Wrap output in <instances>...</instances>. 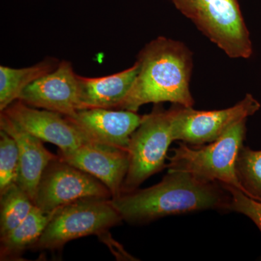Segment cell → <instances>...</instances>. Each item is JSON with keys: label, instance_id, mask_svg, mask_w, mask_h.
Returning <instances> with one entry per match:
<instances>
[{"label": "cell", "instance_id": "52a82bcc", "mask_svg": "<svg viewBox=\"0 0 261 261\" xmlns=\"http://www.w3.org/2000/svg\"><path fill=\"white\" fill-rule=\"evenodd\" d=\"M260 106L250 94L233 107L217 111H197L193 107L173 105V141L193 146L211 143L221 138L233 125L255 114Z\"/></svg>", "mask_w": 261, "mask_h": 261}, {"label": "cell", "instance_id": "3957f363", "mask_svg": "<svg viewBox=\"0 0 261 261\" xmlns=\"http://www.w3.org/2000/svg\"><path fill=\"white\" fill-rule=\"evenodd\" d=\"M247 119L233 125L221 138L208 145L193 146L179 142L168 157V171H185L208 181L242 191L236 173V161L246 137Z\"/></svg>", "mask_w": 261, "mask_h": 261}, {"label": "cell", "instance_id": "9c48e42d", "mask_svg": "<svg viewBox=\"0 0 261 261\" xmlns=\"http://www.w3.org/2000/svg\"><path fill=\"white\" fill-rule=\"evenodd\" d=\"M18 100L32 107L47 110L65 116L80 111L78 74L68 61H60L50 73L24 89Z\"/></svg>", "mask_w": 261, "mask_h": 261}, {"label": "cell", "instance_id": "277c9868", "mask_svg": "<svg viewBox=\"0 0 261 261\" xmlns=\"http://www.w3.org/2000/svg\"><path fill=\"white\" fill-rule=\"evenodd\" d=\"M176 9L231 58L252 55L250 32L238 0H171Z\"/></svg>", "mask_w": 261, "mask_h": 261}, {"label": "cell", "instance_id": "ffe728a7", "mask_svg": "<svg viewBox=\"0 0 261 261\" xmlns=\"http://www.w3.org/2000/svg\"><path fill=\"white\" fill-rule=\"evenodd\" d=\"M221 185L230 194V202L227 211L245 215L253 221L261 232V202L250 198L235 187Z\"/></svg>", "mask_w": 261, "mask_h": 261}, {"label": "cell", "instance_id": "30bf717a", "mask_svg": "<svg viewBox=\"0 0 261 261\" xmlns=\"http://www.w3.org/2000/svg\"><path fill=\"white\" fill-rule=\"evenodd\" d=\"M65 117L89 142L127 152L130 136L144 118L133 111L105 108L80 110L73 116Z\"/></svg>", "mask_w": 261, "mask_h": 261}, {"label": "cell", "instance_id": "8992f818", "mask_svg": "<svg viewBox=\"0 0 261 261\" xmlns=\"http://www.w3.org/2000/svg\"><path fill=\"white\" fill-rule=\"evenodd\" d=\"M122 221L111 199H80L56 211L33 248L58 250L75 239L103 234Z\"/></svg>", "mask_w": 261, "mask_h": 261}, {"label": "cell", "instance_id": "4fadbf2b", "mask_svg": "<svg viewBox=\"0 0 261 261\" xmlns=\"http://www.w3.org/2000/svg\"><path fill=\"white\" fill-rule=\"evenodd\" d=\"M0 129L5 130L16 142L19 153V175L16 184L34 202L44 170L58 154L55 155L47 150L43 141L23 129L3 112L0 113Z\"/></svg>", "mask_w": 261, "mask_h": 261}, {"label": "cell", "instance_id": "e0dca14e", "mask_svg": "<svg viewBox=\"0 0 261 261\" xmlns=\"http://www.w3.org/2000/svg\"><path fill=\"white\" fill-rule=\"evenodd\" d=\"M34 207L32 199L16 183L0 192V237L21 224Z\"/></svg>", "mask_w": 261, "mask_h": 261}, {"label": "cell", "instance_id": "ac0fdd59", "mask_svg": "<svg viewBox=\"0 0 261 261\" xmlns=\"http://www.w3.org/2000/svg\"><path fill=\"white\" fill-rule=\"evenodd\" d=\"M236 173L242 192L261 202V150L243 145L236 161Z\"/></svg>", "mask_w": 261, "mask_h": 261}, {"label": "cell", "instance_id": "ba28073f", "mask_svg": "<svg viewBox=\"0 0 261 261\" xmlns=\"http://www.w3.org/2000/svg\"><path fill=\"white\" fill-rule=\"evenodd\" d=\"M87 197L112 199L102 182L59 157L48 164L38 185L34 203L45 212Z\"/></svg>", "mask_w": 261, "mask_h": 261}, {"label": "cell", "instance_id": "d6986e66", "mask_svg": "<svg viewBox=\"0 0 261 261\" xmlns=\"http://www.w3.org/2000/svg\"><path fill=\"white\" fill-rule=\"evenodd\" d=\"M18 175V145L11 136L0 130V192L17 183Z\"/></svg>", "mask_w": 261, "mask_h": 261}, {"label": "cell", "instance_id": "5bb4252c", "mask_svg": "<svg viewBox=\"0 0 261 261\" xmlns=\"http://www.w3.org/2000/svg\"><path fill=\"white\" fill-rule=\"evenodd\" d=\"M138 63L130 68L106 76L78 75L81 110L92 108L119 110L138 74Z\"/></svg>", "mask_w": 261, "mask_h": 261}, {"label": "cell", "instance_id": "7a4b0ae2", "mask_svg": "<svg viewBox=\"0 0 261 261\" xmlns=\"http://www.w3.org/2000/svg\"><path fill=\"white\" fill-rule=\"evenodd\" d=\"M140 69L119 110L137 112L148 103L193 107L190 92L192 53L182 42L164 37L147 43L137 56Z\"/></svg>", "mask_w": 261, "mask_h": 261}, {"label": "cell", "instance_id": "2e32d148", "mask_svg": "<svg viewBox=\"0 0 261 261\" xmlns=\"http://www.w3.org/2000/svg\"><path fill=\"white\" fill-rule=\"evenodd\" d=\"M60 61L47 58L32 66L13 68L0 66V111L18 100L24 89L47 73L54 70Z\"/></svg>", "mask_w": 261, "mask_h": 261}, {"label": "cell", "instance_id": "5b68a950", "mask_svg": "<svg viewBox=\"0 0 261 261\" xmlns=\"http://www.w3.org/2000/svg\"><path fill=\"white\" fill-rule=\"evenodd\" d=\"M172 108L156 104L130 136L128 147L129 167L122 193L137 190L145 180L167 166L169 146L173 142Z\"/></svg>", "mask_w": 261, "mask_h": 261}, {"label": "cell", "instance_id": "9a60e30c", "mask_svg": "<svg viewBox=\"0 0 261 261\" xmlns=\"http://www.w3.org/2000/svg\"><path fill=\"white\" fill-rule=\"evenodd\" d=\"M56 211L45 212L35 206L21 224L0 237V260H20L22 254L37 243Z\"/></svg>", "mask_w": 261, "mask_h": 261}, {"label": "cell", "instance_id": "7c38bea8", "mask_svg": "<svg viewBox=\"0 0 261 261\" xmlns=\"http://www.w3.org/2000/svg\"><path fill=\"white\" fill-rule=\"evenodd\" d=\"M65 162L89 173L102 182L112 199L122 194V187L129 167L126 151L88 142L78 148L58 154Z\"/></svg>", "mask_w": 261, "mask_h": 261}, {"label": "cell", "instance_id": "8fae6325", "mask_svg": "<svg viewBox=\"0 0 261 261\" xmlns=\"http://www.w3.org/2000/svg\"><path fill=\"white\" fill-rule=\"evenodd\" d=\"M1 112L43 142L58 146L60 152L73 150L90 142L66 117L60 113L32 107L18 99Z\"/></svg>", "mask_w": 261, "mask_h": 261}, {"label": "cell", "instance_id": "6da1fadb", "mask_svg": "<svg viewBox=\"0 0 261 261\" xmlns=\"http://www.w3.org/2000/svg\"><path fill=\"white\" fill-rule=\"evenodd\" d=\"M111 200L123 221L145 224L171 215L227 211L230 194L218 182L185 171H168L157 185L124 192Z\"/></svg>", "mask_w": 261, "mask_h": 261}]
</instances>
